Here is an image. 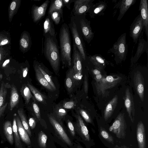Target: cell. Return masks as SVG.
Returning <instances> with one entry per match:
<instances>
[{
	"mask_svg": "<svg viewBox=\"0 0 148 148\" xmlns=\"http://www.w3.org/2000/svg\"><path fill=\"white\" fill-rule=\"evenodd\" d=\"M16 119L18 130L20 137L25 143L27 145L30 146L31 142L29 136L23 126L19 118L17 116Z\"/></svg>",
	"mask_w": 148,
	"mask_h": 148,
	"instance_id": "7402d4cb",
	"label": "cell"
},
{
	"mask_svg": "<svg viewBox=\"0 0 148 148\" xmlns=\"http://www.w3.org/2000/svg\"><path fill=\"white\" fill-rule=\"evenodd\" d=\"M139 10L140 14L143 21L144 28L147 40L148 37V7L147 0L140 1Z\"/></svg>",
	"mask_w": 148,
	"mask_h": 148,
	"instance_id": "ac0fdd59",
	"label": "cell"
},
{
	"mask_svg": "<svg viewBox=\"0 0 148 148\" xmlns=\"http://www.w3.org/2000/svg\"><path fill=\"white\" fill-rule=\"evenodd\" d=\"M125 148V147H121V148Z\"/></svg>",
	"mask_w": 148,
	"mask_h": 148,
	"instance_id": "6f0895ef",
	"label": "cell"
},
{
	"mask_svg": "<svg viewBox=\"0 0 148 148\" xmlns=\"http://www.w3.org/2000/svg\"><path fill=\"white\" fill-rule=\"evenodd\" d=\"M32 45L31 38L29 33L24 32L20 40V48L24 52H26L30 49Z\"/></svg>",
	"mask_w": 148,
	"mask_h": 148,
	"instance_id": "cb8c5ba5",
	"label": "cell"
},
{
	"mask_svg": "<svg viewBox=\"0 0 148 148\" xmlns=\"http://www.w3.org/2000/svg\"><path fill=\"white\" fill-rule=\"evenodd\" d=\"M72 63H73V76L75 84L80 81L82 77V56L73 42Z\"/></svg>",
	"mask_w": 148,
	"mask_h": 148,
	"instance_id": "8992f818",
	"label": "cell"
},
{
	"mask_svg": "<svg viewBox=\"0 0 148 148\" xmlns=\"http://www.w3.org/2000/svg\"><path fill=\"white\" fill-rule=\"evenodd\" d=\"M6 51L2 47H0V68L6 55Z\"/></svg>",
	"mask_w": 148,
	"mask_h": 148,
	"instance_id": "7dc6e473",
	"label": "cell"
},
{
	"mask_svg": "<svg viewBox=\"0 0 148 148\" xmlns=\"http://www.w3.org/2000/svg\"><path fill=\"white\" fill-rule=\"evenodd\" d=\"M50 3L48 14L55 11H59L63 12V9L64 7L62 0H51L50 1Z\"/></svg>",
	"mask_w": 148,
	"mask_h": 148,
	"instance_id": "1f68e13d",
	"label": "cell"
},
{
	"mask_svg": "<svg viewBox=\"0 0 148 148\" xmlns=\"http://www.w3.org/2000/svg\"><path fill=\"white\" fill-rule=\"evenodd\" d=\"M10 42L9 38L6 36L0 34V46L9 44Z\"/></svg>",
	"mask_w": 148,
	"mask_h": 148,
	"instance_id": "f6af8a7d",
	"label": "cell"
},
{
	"mask_svg": "<svg viewBox=\"0 0 148 148\" xmlns=\"http://www.w3.org/2000/svg\"><path fill=\"white\" fill-rule=\"evenodd\" d=\"M100 134L101 136L109 142L113 144L114 142L113 137L104 128L101 127Z\"/></svg>",
	"mask_w": 148,
	"mask_h": 148,
	"instance_id": "60d3db41",
	"label": "cell"
},
{
	"mask_svg": "<svg viewBox=\"0 0 148 148\" xmlns=\"http://www.w3.org/2000/svg\"><path fill=\"white\" fill-rule=\"evenodd\" d=\"M75 0H62L63 7H66L67 8L70 10L71 9V3L74 2Z\"/></svg>",
	"mask_w": 148,
	"mask_h": 148,
	"instance_id": "681fc988",
	"label": "cell"
},
{
	"mask_svg": "<svg viewBox=\"0 0 148 148\" xmlns=\"http://www.w3.org/2000/svg\"><path fill=\"white\" fill-rule=\"evenodd\" d=\"M49 119L55 131L60 138L69 146L72 145L71 140L65 132L63 127L56 118L50 115H48Z\"/></svg>",
	"mask_w": 148,
	"mask_h": 148,
	"instance_id": "30bf717a",
	"label": "cell"
},
{
	"mask_svg": "<svg viewBox=\"0 0 148 148\" xmlns=\"http://www.w3.org/2000/svg\"><path fill=\"white\" fill-rule=\"evenodd\" d=\"M121 77L109 75L102 77L101 79L95 85L97 93L99 95H104L106 91L115 86L121 80Z\"/></svg>",
	"mask_w": 148,
	"mask_h": 148,
	"instance_id": "277c9868",
	"label": "cell"
},
{
	"mask_svg": "<svg viewBox=\"0 0 148 148\" xmlns=\"http://www.w3.org/2000/svg\"><path fill=\"white\" fill-rule=\"evenodd\" d=\"M34 67L36 79L39 82L43 87L48 90H54L53 88L46 80L44 75L39 69L35 61L34 62Z\"/></svg>",
	"mask_w": 148,
	"mask_h": 148,
	"instance_id": "484cf974",
	"label": "cell"
},
{
	"mask_svg": "<svg viewBox=\"0 0 148 148\" xmlns=\"http://www.w3.org/2000/svg\"><path fill=\"white\" fill-rule=\"evenodd\" d=\"M76 122L75 125V130L84 140L89 141L90 136L88 129L81 117L76 116Z\"/></svg>",
	"mask_w": 148,
	"mask_h": 148,
	"instance_id": "4fadbf2b",
	"label": "cell"
},
{
	"mask_svg": "<svg viewBox=\"0 0 148 148\" xmlns=\"http://www.w3.org/2000/svg\"><path fill=\"white\" fill-rule=\"evenodd\" d=\"M27 85L37 100L42 103L44 102L45 98L44 97L36 88L29 82L27 83Z\"/></svg>",
	"mask_w": 148,
	"mask_h": 148,
	"instance_id": "d590c367",
	"label": "cell"
},
{
	"mask_svg": "<svg viewBox=\"0 0 148 148\" xmlns=\"http://www.w3.org/2000/svg\"><path fill=\"white\" fill-rule=\"evenodd\" d=\"M68 25L63 23L59 34V49L61 60L63 66L69 67L72 65L71 38Z\"/></svg>",
	"mask_w": 148,
	"mask_h": 148,
	"instance_id": "7a4b0ae2",
	"label": "cell"
},
{
	"mask_svg": "<svg viewBox=\"0 0 148 148\" xmlns=\"http://www.w3.org/2000/svg\"><path fill=\"white\" fill-rule=\"evenodd\" d=\"M42 51L54 71L57 72L60 66L61 58L57 38L49 36H45Z\"/></svg>",
	"mask_w": 148,
	"mask_h": 148,
	"instance_id": "6da1fadb",
	"label": "cell"
},
{
	"mask_svg": "<svg viewBox=\"0 0 148 148\" xmlns=\"http://www.w3.org/2000/svg\"><path fill=\"white\" fill-rule=\"evenodd\" d=\"M55 113L57 119L60 122L64 119L67 114V111L62 106H58L55 109Z\"/></svg>",
	"mask_w": 148,
	"mask_h": 148,
	"instance_id": "ab89813d",
	"label": "cell"
},
{
	"mask_svg": "<svg viewBox=\"0 0 148 148\" xmlns=\"http://www.w3.org/2000/svg\"><path fill=\"white\" fill-rule=\"evenodd\" d=\"M124 99L125 105L129 117L131 121L133 123L135 113L134 106L133 96L128 88H127L125 90Z\"/></svg>",
	"mask_w": 148,
	"mask_h": 148,
	"instance_id": "7c38bea8",
	"label": "cell"
},
{
	"mask_svg": "<svg viewBox=\"0 0 148 148\" xmlns=\"http://www.w3.org/2000/svg\"><path fill=\"white\" fill-rule=\"evenodd\" d=\"M17 112L23 126L29 136H31V131L23 110L22 108H19Z\"/></svg>",
	"mask_w": 148,
	"mask_h": 148,
	"instance_id": "836d02e7",
	"label": "cell"
},
{
	"mask_svg": "<svg viewBox=\"0 0 148 148\" xmlns=\"http://www.w3.org/2000/svg\"><path fill=\"white\" fill-rule=\"evenodd\" d=\"M138 43L136 52L134 56L132 58V62L137 61L141 56L145 52L148 55V41L140 37L138 40Z\"/></svg>",
	"mask_w": 148,
	"mask_h": 148,
	"instance_id": "44dd1931",
	"label": "cell"
},
{
	"mask_svg": "<svg viewBox=\"0 0 148 148\" xmlns=\"http://www.w3.org/2000/svg\"><path fill=\"white\" fill-rule=\"evenodd\" d=\"M89 58L92 63L99 69H102L105 66V60L101 56L98 54L89 56Z\"/></svg>",
	"mask_w": 148,
	"mask_h": 148,
	"instance_id": "f546056e",
	"label": "cell"
},
{
	"mask_svg": "<svg viewBox=\"0 0 148 148\" xmlns=\"http://www.w3.org/2000/svg\"><path fill=\"white\" fill-rule=\"evenodd\" d=\"M88 82L87 77L86 75H85L84 80V89L85 92L87 94L88 91Z\"/></svg>",
	"mask_w": 148,
	"mask_h": 148,
	"instance_id": "816d5d0a",
	"label": "cell"
},
{
	"mask_svg": "<svg viewBox=\"0 0 148 148\" xmlns=\"http://www.w3.org/2000/svg\"><path fill=\"white\" fill-rule=\"evenodd\" d=\"M136 0H123L118 3L119 8V14L117 18L118 21H120L131 6L134 4Z\"/></svg>",
	"mask_w": 148,
	"mask_h": 148,
	"instance_id": "603a6c76",
	"label": "cell"
},
{
	"mask_svg": "<svg viewBox=\"0 0 148 148\" xmlns=\"http://www.w3.org/2000/svg\"><path fill=\"white\" fill-rule=\"evenodd\" d=\"M134 81L136 91L140 99L143 101L144 96V79L140 72L137 71L135 73Z\"/></svg>",
	"mask_w": 148,
	"mask_h": 148,
	"instance_id": "9a60e30c",
	"label": "cell"
},
{
	"mask_svg": "<svg viewBox=\"0 0 148 148\" xmlns=\"http://www.w3.org/2000/svg\"><path fill=\"white\" fill-rule=\"evenodd\" d=\"M136 135L139 148H147L145 127L141 121L137 124Z\"/></svg>",
	"mask_w": 148,
	"mask_h": 148,
	"instance_id": "e0dca14e",
	"label": "cell"
},
{
	"mask_svg": "<svg viewBox=\"0 0 148 148\" xmlns=\"http://www.w3.org/2000/svg\"><path fill=\"white\" fill-rule=\"evenodd\" d=\"M73 40V42L81 54L82 59L85 60L86 54L82 39L81 37L76 25V23L73 17H72L68 25Z\"/></svg>",
	"mask_w": 148,
	"mask_h": 148,
	"instance_id": "5b68a950",
	"label": "cell"
},
{
	"mask_svg": "<svg viewBox=\"0 0 148 148\" xmlns=\"http://www.w3.org/2000/svg\"><path fill=\"white\" fill-rule=\"evenodd\" d=\"M94 0H75L72 12L75 16H81L88 12Z\"/></svg>",
	"mask_w": 148,
	"mask_h": 148,
	"instance_id": "9c48e42d",
	"label": "cell"
},
{
	"mask_svg": "<svg viewBox=\"0 0 148 148\" xmlns=\"http://www.w3.org/2000/svg\"><path fill=\"white\" fill-rule=\"evenodd\" d=\"M79 22L82 36L84 40L89 43L92 39L94 35L90 24L87 20L84 18L80 19Z\"/></svg>",
	"mask_w": 148,
	"mask_h": 148,
	"instance_id": "5bb4252c",
	"label": "cell"
},
{
	"mask_svg": "<svg viewBox=\"0 0 148 148\" xmlns=\"http://www.w3.org/2000/svg\"><path fill=\"white\" fill-rule=\"evenodd\" d=\"M19 96L16 87L13 84L11 87L10 96L9 103V108L10 110L13 109L18 103Z\"/></svg>",
	"mask_w": 148,
	"mask_h": 148,
	"instance_id": "4316f807",
	"label": "cell"
},
{
	"mask_svg": "<svg viewBox=\"0 0 148 148\" xmlns=\"http://www.w3.org/2000/svg\"><path fill=\"white\" fill-rule=\"evenodd\" d=\"M3 129L5 137L9 142L12 145L14 142L13 130L11 123L10 121L5 122L4 125Z\"/></svg>",
	"mask_w": 148,
	"mask_h": 148,
	"instance_id": "f1b7e54d",
	"label": "cell"
},
{
	"mask_svg": "<svg viewBox=\"0 0 148 148\" xmlns=\"http://www.w3.org/2000/svg\"><path fill=\"white\" fill-rule=\"evenodd\" d=\"M21 0H13L10 3L8 8L9 21L11 22L14 15L15 14L21 3Z\"/></svg>",
	"mask_w": 148,
	"mask_h": 148,
	"instance_id": "83f0119b",
	"label": "cell"
},
{
	"mask_svg": "<svg viewBox=\"0 0 148 148\" xmlns=\"http://www.w3.org/2000/svg\"><path fill=\"white\" fill-rule=\"evenodd\" d=\"M35 62L36 63L39 69L44 75L46 80L51 86L54 90H56V88L52 80L51 79L50 76L44 71V69H43V68L42 66V65L40 63L37 61H35Z\"/></svg>",
	"mask_w": 148,
	"mask_h": 148,
	"instance_id": "74e56055",
	"label": "cell"
},
{
	"mask_svg": "<svg viewBox=\"0 0 148 148\" xmlns=\"http://www.w3.org/2000/svg\"><path fill=\"white\" fill-rule=\"evenodd\" d=\"M28 71V68L26 67L24 68L23 70V77H25L26 76Z\"/></svg>",
	"mask_w": 148,
	"mask_h": 148,
	"instance_id": "f5cc1de1",
	"label": "cell"
},
{
	"mask_svg": "<svg viewBox=\"0 0 148 148\" xmlns=\"http://www.w3.org/2000/svg\"><path fill=\"white\" fill-rule=\"evenodd\" d=\"M106 8L107 4L105 2L100 1L94 4H92L88 12L91 18H94L96 16L104 14V12Z\"/></svg>",
	"mask_w": 148,
	"mask_h": 148,
	"instance_id": "ffe728a7",
	"label": "cell"
},
{
	"mask_svg": "<svg viewBox=\"0 0 148 148\" xmlns=\"http://www.w3.org/2000/svg\"><path fill=\"white\" fill-rule=\"evenodd\" d=\"M77 148H83L82 147L80 146L79 145H78L77 146Z\"/></svg>",
	"mask_w": 148,
	"mask_h": 148,
	"instance_id": "9f6ffc18",
	"label": "cell"
},
{
	"mask_svg": "<svg viewBox=\"0 0 148 148\" xmlns=\"http://www.w3.org/2000/svg\"><path fill=\"white\" fill-rule=\"evenodd\" d=\"M75 103L73 101L65 102L62 104V107L66 109H71L73 108L75 106Z\"/></svg>",
	"mask_w": 148,
	"mask_h": 148,
	"instance_id": "bcb514c9",
	"label": "cell"
},
{
	"mask_svg": "<svg viewBox=\"0 0 148 148\" xmlns=\"http://www.w3.org/2000/svg\"><path fill=\"white\" fill-rule=\"evenodd\" d=\"M80 114L82 118L87 123H91L92 122V119L89 114L85 110L80 109L79 110Z\"/></svg>",
	"mask_w": 148,
	"mask_h": 148,
	"instance_id": "b9f144b4",
	"label": "cell"
},
{
	"mask_svg": "<svg viewBox=\"0 0 148 148\" xmlns=\"http://www.w3.org/2000/svg\"><path fill=\"white\" fill-rule=\"evenodd\" d=\"M118 98L115 95L108 103L104 112V118L107 121L112 116L116 106Z\"/></svg>",
	"mask_w": 148,
	"mask_h": 148,
	"instance_id": "d4e9b609",
	"label": "cell"
},
{
	"mask_svg": "<svg viewBox=\"0 0 148 148\" xmlns=\"http://www.w3.org/2000/svg\"><path fill=\"white\" fill-rule=\"evenodd\" d=\"M28 123L29 127L32 129L34 128L36 125V122L35 119L32 117L30 118L29 119Z\"/></svg>",
	"mask_w": 148,
	"mask_h": 148,
	"instance_id": "f907efd6",
	"label": "cell"
},
{
	"mask_svg": "<svg viewBox=\"0 0 148 148\" xmlns=\"http://www.w3.org/2000/svg\"><path fill=\"white\" fill-rule=\"evenodd\" d=\"M144 28V22L140 14L135 18L131 24L130 29V36L135 43H137L140 37Z\"/></svg>",
	"mask_w": 148,
	"mask_h": 148,
	"instance_id": "ba28073f",
	"label": "cell"
},
{
	"mask_svg": "<svg viewBox=\"0 0 148 148\" xmlns=\"http://www.w3.org/2000/svg\"><path fill=\"white\" fill-rule=\"evenodd\" d=\"M67 126L70 133L73 136H74L75 134V132L73 125L69 120H67Z\"/></svg>",
	"mask_w": 148,
	"mask_h": 148,
	"instance_id": "c3c4849f",
	"label": "cell"
},
{
	"mask_svg": "<svg viewBox=\"0 0 148 148\" xmlns=\"http://www.w3.org/2000/svg\"><path fill=\"white\" fill-rule=\"evenodd\" d=\"M20 92L25 100V103L27 104L33 96L27 85L24 84L22 86L20 89Z\"/></svg>",
	"mask_w": 148,
	"mask_h": 148,
	"instance_id": "e575fe53",
	"label": "cell"
},
{
	"mask_svg": "<svg viewBox=\"0 0 148 148\" xmlns=\"http://www.w3.org/2000/svg\"><path fill=\"white\" fill-rule=\"evenodd\" d=\"M12 128L16 146L18 148H23L22 145L20 137L18 130L16 118H14L13 119Z\"/></svg>",
	"mask_w": 148,
	"mask_h": 148,
	"instance_id": "d6a6232c",
	"label": "cell"
},
{
	"mask_svg": "<svg viewBox=\"0 0 148 148\" xmlns=\"http://www.w3.org/2000/svg\"><path fill=\"white\" fill-rule=\"evenodd\" d=\"M126 124L123 113L119 114L109 128V131L119 138H125L126 135Z\"/></svg>",
	"mask_w": 148,
	"mask_h": 148,
	"instance_id": "52a82bcc",
	"label": "cell"
},
{
	"mask_svg": "<svg viewBox=\"0 0 148 148\" xmlns=\"http://www.w3.org/2000/svg\"><path fill=\"white\" fill-rule=\"evenodd\" d=\"M92 71L96 82L100 81L102 77L100 71L98 69H95L93 70Z\"/></svg>",
	"mask_w": 148,
	"mask_h": 148,
	"instance_id": "ee69618b",
	"label": "cell"
},
{
	"mask_svg": "<svg viewBox=\"0 0 148 148\" xmlns=\"http://www.w3.org/2000/svg\"><path fill=\"white\" fill-rule=\"evenodd\" d=\"M53 23L56 25L59 24L62 19H63V12L59 11H55L50 13L49 14Z\"/></svg>",
	"mask_w": 148,
	"mask_h": 148,
	"instance_id": "8d00e7d4",
	"label": "cell"
},
{
	"mask_svg": "<svg viewBox=\"0 0 148 148\" xmlns=\"http://www.w3.org/2000/svg\"><path fill=\"white\" fill-rule=\"evenodd\" d=\"M9 86L7 83L2 82L0 87V118L3 115L7 107L8 102L6 101V97Z\"/></svg>",
	"mask_w": 148,
	"mask_h": 148,
	"instance_id": "d6986e66",
	"label": "cell"
},
{
	"mask_svg": "<svg viewBox=\"0 0 148 148\" xmlns=\"http://www.w3.org/2000/svg\"><path fill=\"white\" fill-rule=\"evenodd\" d=\"M65 84L68 91L69 92H71L75 85L73 76V67L69 70L67 74Z\"/></svg>",
	"mask_w": 148,
	"mask_h": 148,
	"instance_id": "4dcf8cb0",
	"label": "cell"
},
{
	"mask_svg": "<svg viewBox=\"0 0 148 148\" xmlns=\"http://www.w3.org/2000/svg\"><path fill=\"white\" fill-rule=\"evenodd\" d=\"M3 75H2L0 73V81L1 80L2 78Z\"/></svg>",
	"mask_w": 148,
	"mask_h": 148,
	"instance_id": "11a10c76",
	"label": "cell"
},
{
	"mask_svg": "<svg viewBox=\"0 0 148 148\" xmlns=\"http://www.w3.org/2000/svg\"><path fill=\"white\" fill-rule=\"evenodd\" d=\"M10 60L9 59H8L5 60L3 64V67H5L6 66V65L9 63V62H10Z\"/></svg>",
	"mask_w": 148,
	"mask_h": 148,
	"instance_id": "db71d44e",
	"label": "cell"
},
{
	"mask_svg": "<svg viewBox=\"0 0 148 148\" xmlns=\"http://www.w3.org/2000/svg\"><path fill=\"white\" fill-rule=\"evenodd\" d=\"M32 107L34 112L37 118L40 121L41 119L40 114L39 108L37 104L35 102L32 103Z\"/></svg>",
	"mask_w": 148,
	"mask_h": 148,
	"instance_id": "7bdbcfd3",
	"label": "cell"
},
{
	"mask_svg": "<svg viewBox=\"0 0 148 148\" xmlns=\"http://www.w3.org/2000/svg\"><path fill=\"white\" fill-rule=\"evenodd\" d=\"M126 35V33L121 34L112 47L108 51L114 54L116 60L120 61L125 60L127 53Z\"/></svg>",
	"mask_w": 148,
	"mask_h": 148,
	"instance_id": "3957f363",
	"label": "cell"
},
{
	"mask_svg": "<svg viewBox=\"0 0 148 148\" xmlns=\"http://www.w3.org/2000/svg\"><path fill=\"white\" fill-rule=\"evenodd\" d=\"M50 2L49 0H47L40 6L35 4L33 5L32 8L31 14L32 19L34 23H38L45 17Z\"/></svg>",
	"mask_w": 148,
	"mask_h": 148,
	"instance_id": "8fae6325",
	"label": "cell"
},
{
	"mask_svg": "<svg viewBox=\"0 0 148 148\" xmlns=\"http://www.w3.org/2000/svg\"><path fill=\"white\" fill-rule=\"evenodd\" d=\"M47 137L43 131H40L38 134V143L40 148H46Z\"/></svg>",
	"mask_w": 148,
	"mask_h": 148,
	"instance_id": "f35d334b",
	"label": "cell"
},
{
	"mask_svg": "<svg viewBox=\"0 0 148 148\" xmlns=\"http://www.w3.org/2000/svg\"><path fill=\"white\" fill-rule=\"evenodd\" d=\"M43 35L44 37L46 36H49L54 38H57V34L53 22L49 15L48 14L46 17L43 23Z\"/></svg>",
	"mask_w": 148,
	"mask_h": 148,
	"instance_id": "2e32d148",
	"label": "cell"
}]
</instances>
